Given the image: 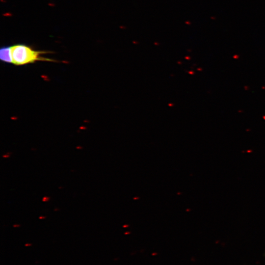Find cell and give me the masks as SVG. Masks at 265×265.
<instances>
[{
	"label": "cell",
	"instance_id": "cell-4",
	"mask_svg": "<svg viewBox=\"0 0 265 265\" xmlns=\"http://www.w3.org/2000/svg\"><path fill=\"white\" fill-rule=\"evenodd\" d=\"M10 157V155L9 153H7V154H5V155H2V157L3 158H8Z\"/></svg>",
	"mask_w": 265,
	"mask_h": 265
},
{
	"label": "cell",
	"instance_id": "cell-5",
	"mask_svg": "<svg viewBox=\"0 0 265 265\" xmlns=\"http://www.w3.org/2000/svg\"><path fill=\"white\" fill-rule=\"evenodd\" d=\"M46 217L45 216L41 215V216H40L39 217V218L40 219H45Z\"/></svg>",
	"mask_w": 265,
	"mask_h": 265
},
{
	"label": "cell",
	"instance_id": "cell-1",
	"mask_svg": "<svg viewBox=\"0 0 265 265\" xmlns=\"http://www.w3.org/2000/svg\"><path fill=\"white\" fill-rule=\"evenodd\" d=\"M13 63L16 65H23L33 63L37 61H55L42 56L49 52L39 51L24 44H16L11 46Z\"/></svg>",
	"mask_w": 265,
	"mask_h": 265
},
{
	"label": "cell",
	"instance_id": "cell-2",
	"mask_svg": "<svg viewBox=\"0 0 265 265\" xmlns=\"http://www.w3.org/2000/svg\"><path fill=\"white\" fill-rule=\"evenodd\" d=\"M0 58L3 62L13 63L11 47H4L1 48Z\"/></svg>",
	"mask_w": 265,
	"mask_h": 265
},
{
	"label": "cell",
	"instance_id": "cell-7",
	"mask_svg": "<svg viewBox=\"0 0 265 265\" xmlns=\"http://www.w3.org/2000/svg\"><path fill=\"white\" fill-rule=\"evenodd\" d=\"M19 226V225H14V226Z\"/></svg>",
	"mask_w": 265,
	"mask_h": 265
},
{
	"label": "cell",
	"instance_id": "cell-3",
	"mask_svg": "<svg viewBox=\"0 0 265 265\" xmlns=\"http://www.w3.org/2000/svg\"><path fill=\"white\" fill-rule=\"evenodd\" d=\"M51 197L49 196H45L43 197L42 201L44 202H48L50 201Z\"/></svg>",
	"mask_w": 265,
	"mask_h": 265
},
{
	"label": "cell",
	"instance_id": "cell-6",
	"mask_svg": "<svg viewBox=\"0 0 265 265\" xmlns=\"http://www.w3.org/2000/svg\"><path fill=\"white\" fill-rule=\"evenodd\" d=\"M57 210H59V209H56V208H55V209H54V211H57Z\"/></svg>",
	"mask_w": 265,
	"mask_h": 265
}]
</instances>
